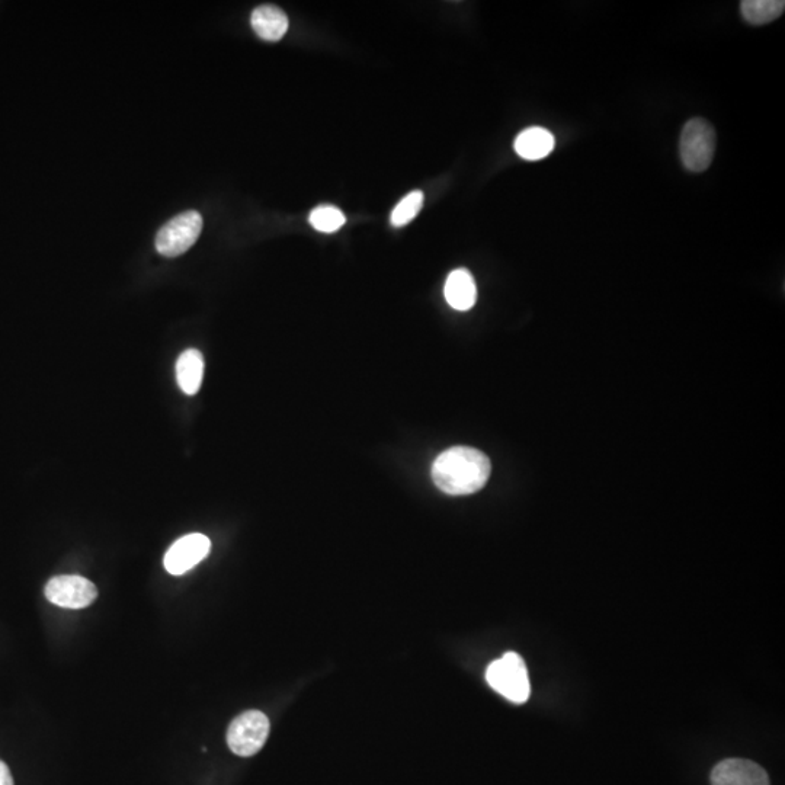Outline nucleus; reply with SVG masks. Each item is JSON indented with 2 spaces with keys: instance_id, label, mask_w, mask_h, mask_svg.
<instances>
[{
  "instance_id": "nucleus-12",
  "label": "nucleus",
  "mask_w": 785,
  "mask_h": 785,
  "mask_svg": "<svg viewBox=\"0 0 785 785\" xmlns=\"http://www.w3.org/2000/svg\"><path fill=\"white\" fill-rule=\"evenodd\" d=\"M204 377V357L198 349H187L176 361L179 389L188 396L200 392Z\"/></svg>"
},
{
  "instance_id": "nucleus-16",
  "label": "nucleus",
  "mask_w": 785,
  "mask_h": 785,
  "mask_svg": "<svg viewBox=\"0 0 785 785\" xmlns=\"http://www.w3.org/2000/svg\"><path fill=\"white\" fill-rule=\"evenodd\" d=\"M0 785H14V777L5 762L0 761Z\"/></svg>"
},
{
  "instance_id": "nucleus-2",
  "label": "nucleus",
  "mask_w": 785,
  "mask_h": 785,
  "mask_svg": "<svg viewBox=\"0 0 785 785\" xmlns=\"http://www.w3.org/2000/svg\"><path fill=\"white\" fill-rule=\"evenodd\" d=\"M717 136L714 127L704 118H692L682 128L679 155L687 171L701 173L713 163Z\"/></svg>"
},
{
  "instance_id": "nucleus-11",
  "label": "nucleus",
  "mask_w": 785,
  "mask_h": 785,
  "mask_svg": "<svg viewBox=\"0 0 785 785\" xmlns=\"http://www.w3.org/2000/svg\"><path fill=\"white\" fill-rule=\"evenodd\" d=\"M556 146V139L543 127H530L521 131L515 139V152L525 160H541L550 155Z\"/></svg>"
},
{
  "instance_id": "nucleus-6",
  "label": "nucleus",
  "mask_w": 785,
  "mask_h": 785,
  "mask_svg": "<svg viewBox=\"0 0 785 785\" xmlns=\"http://www.w3.org/2000/svg\"><path fill=\"white\" fill-rule=\"evenodd\" d=\"M44 594L51 604L67 610H82L98 598V589L89 579L78 575L56 576L50 579Z\"/></svg>"
},
{
  "instance_id": "nucleus-3",
  "label": "nucleus",
  "mask_w": 785,
  "mask_h": 785,
  "mask_svg": "<svg viewBox=\"0 0 785 785\" xmlns=\"http://www.w3.org/2000/svg\"><path fill=\"white\" fill-rule=\"evenodd\" d=\"M486 681L493 690L512 703L524 704L530 698L527 666L517 653H505L501 659L490 663L486 671Z\"/></svg>"
},
{
  "instance_id": "nucleus-7",
  "label": "nucleus",
  "mask_w": 785,
  "mask_h": 785,
  "mask_svg": "<svg viewBox=\"0 0 785 785\" xmlns=\"http://www.w3.org/2000/svg\"><path fill=\"white\" fill-rule=\"evenodd\" d=\"M211 550L210 538L194 533L179 538L165 554V569L173 576H181L203 562Z\"/></svg>"
},
{
  "instance_id": "nucleus-8",
  "label": "nucleus",
  "mask_w": 785,
  "mask_h": 785,
  "mask_svg": "<svg viewBox=\"0 0 785 785\" xmlns=\"http://www.w3.org/2000/svg\"><path fill=\"white\" fill-rule=\"evenodd\" d=\"M713 785H770L764 768L748 759H726L711 772Z\"/></svg>"
},
{
  "instance_id": "nucleus-13",
  "label": "nucleus",
  "mask_w": 785,
  "mask_h": 785,
  "mask_svg": "<svg viewBox=\"0 0 785 785\" xmlns=\"http://www.w3.org/2000/svg\"><path fill=\"white\" fill-rule=\"evenodd\" d=\"M785 11L783 0H743L740 12L751 25H767L777 21Z\"/></svg>"
},
{
  "instance_id": "nucleus-14",
  "label": "nucleus",
  "mask_w": 785,
  "mask_h": 785,
  "mask_svg": "<svg viewBox=\"0 0 785 785\" xmlns=\"http://www.w3.org/2000/svg\"><path fill=\"white\" fill-rule=\"evenodd\" d=\"M310 224L322 233H335L346 223L345 214L333 205H319L309 216Z\"/></svg>"
},
{
  "instance_id": "nucleus-10",
  "label": "nucleus",
  "mask_w": 785,
  "mask_h": 785,
  "mask_svg": "<svg viewBox=\"0 0 785 785\" xmlns=\"http://www.w3.org/2000/svg\"><path fill=\"white\" fill-rule=\"evenodd\" d=\"M251 24L253 31L265 41H280L287 34L290 21L283 9L274 5L258 6L252 12Z\"/></svg>"
},
{
  "instance_id": "nucleus-15",
  "label": "nucleus",
  "mask_w": 785,
  "mask_h": 785,
  "mask_svg": "<svg viewBox=\"0 0 785 785\" xmlns=\"http://www.w3.org/2000/svg\"><path fill=\"white\" fill-rule=\"evenodd\" d=\"M422 205H424V194H422V191L410 192L392 211L390 221H392L393 226L403 227L413 219H416L419 211L422 210Z\"/></svg>"
},
{
  "instance_id": "nucleus-9",
  "label": "nucleus",
  "mask_w": 785,
  "mask_h": 785,
  "mask_svg": "<svg viewBox=\"0 0 785 785\" xmlns=\"http://www.w3.org/2000/svg\"><path fill=\"white\" fill-rule=\"evenodd\" d=\"M445 300L458 312H467L477 301V285L467 269L460 268L451 272L445 281Z\"/></svg>"
},
{
  "instance_id": "nucleus-5",
  "label": "nucleus",
  "mask_w": 785,
  "mask_h": 785,
  "mask_svg": "<svg viewBox=\"0 0 785 785\" xmlns=\"http://www.w3.org/2000/svg\"><path fill=\"white\" fill-rule=\"evenodd\" d=\"M203 230V217L198 211H187L168 221L156 235V249L166 258H176L195 245Z\"/></svg>"
},
{
  "instance_id": "nucleus-4",
  "label": "nucleus",
  "mask_w": 785,
  "mask_h": 785,
  "mask_svg": "<svg viewBox=\"0 0 785 785\" xmlns=\"http://www.w3.org/2000/svg\"><path fill=\"white\" fill-rule=\"evenodd\" d=\"M271 723L262 711L251 710L240 714L227 730V745L233 754L249 758L264 748Z\"/></svg>"
},
{
  "instance_id": "nucleus-1",
  "label": "nucleus",
  "mask_w": 785,
  "mask_h": 785,
  "mask_svg": "<svg viewBox=\"0 0 785 785\" xmlns=\"http://www.w3.org/2000/svg\"><path fill=\"white\" fill-rule=\"evenodd\" d=\"M492 471L489 457L470 447L445 450L432 464V480L447 495L464 496L485 487Z\"/></svg>"
}]
</instances>
